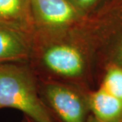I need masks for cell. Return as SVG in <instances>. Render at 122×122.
<instances>
[{
	"mask_svg": "<svg viewBox=\"0 0 122 122\" xmlns=\"http://www.w3.org/2000/svg\"><path fill=\"white\" fill-rule=\"evenodd\" d=\"M72 30L94 55L96 86L106 67H122V0H103Z\"/></svg>",
	"mask_w": 122,
	"mask_h": 122,
	"instance_id": "cell-1",
	"label": "cell"
},
{
	"mask_svg": "<svg viewBox=\"0 0 122 122\" xmlns=\"http://www.w3.org/2000/svg\"><path fill=\"white\" fill-rule=\"evenodd\" d=\"M38 63L46 76L45 80L72 84L87 91L97 87L94 56L78 37L49 43L41 49Z\"/></svg>",
	"mask_w": 122,
	"mask_h": 122,
	"instance_id": "cell-2",
	"label": "cell"
},
{
	"mask_svg": "<svg viewBox=\"0 0 122 122\" xmlns=\"http://www.w3.org/2000/svg\"><path fill=\"white\" fill-rule=\"evenodd\" d=\"M20 110L36 122H54L38 93L33 70L15 63H0V109Z\"/></svg>",
	"mask_w": 122,
	"mask_h": 122,
	"instance_id": "cell-3",
	"label": "cell"
},
{
	"mask_svg": "<svg viewBox=\"0 0 122 122\" xmlns=\"http://www.w3.org/2000/svg\"><path fill=\"white\" fill-rule=\"evenodd\" d=\"M37 87L41 102L54 122H86L91 114V91L51 80H42Z\"/></svg>",
	"mask_w": 122,
	"mask_h": 122,
	"instance_id": "cell-4",
	"label": "cell"
},
{
	"mask_svg": "<svg viewBox=\"0 0 122 122\" xmlns=\"http://www.w3.org/2000/svg\"><path fill=\"white\" fill-rule=\"evenodd\" d=\"M30 2L39 22L56 34L72 30L85 16L71 0H30Z\"/></svg>",
	"mask_w": 122,
	"mask_h": 122,
	"instance_id": "cell-5",
	"label": "cell"
},
{
	"mask_svg": "<svg viewBox=\"0 0 122 122\" xmlns=\"http://www.w3.org/2000/svg\"><path fill=\"white\" fill-rule=\"evenodd\" d=\"M31 54L30 43L25 34L14 25L0 21V63L25 60Z\"/></svg>",
	"mask_w": 122,
	"mask_h": 122,
	"instance_id": "cell-6",
	"label": "cell"
},
{
	"mask_svg": "<svg viewBox=\"0 0 122 122\" xmlns=\"http://www.w3.org/2000/svg\"><path fill=\"white\" fill-rule=\"evenodd\" d=\"M91 113L103 122H122V99L97 86L89 92Z\"/></svg>",
	"mask_w": 122,
	"mask_h": 122,
	"instance_id": "cell-7",
	"label": "cell"
},
{
	"mask_svg": "<svg viewBox=\"0 0 122 122\" xmlns=\"http://www.w3.org/2000/svg\"><path fill=\"white\" fill-rule=\"evenodd\" d=\"M97 86L122 99V67L118 66L106 67L100 75Z\"/></svg>",
	"mask_w": 122,
	"mask_h": 122,
	"instance_id": "cell-8",
	"label": "cell"
},
{
	"mask_svg": "<svg viewBox=\"0 0 122 122\" xmlns=\"http://www.w3.org/2000/svg\"><path fill=\"white\" fill-rule=\"evenodd\" d=\"M25 7L26 0H0V21L9 24L21 21Z\"/></svg>",
	"mask_w": 122,
	"mask_h": 122,
	"instance_id": "cell-9",
	"label": "cell"
},
{
	"mask_svg": "<svg viewBox=\"0 0 122 122\" xmlns=\"http://www.w3.org/2000/svg\"><path fill=\"white\" fill-rule=\"evenodd\" d=\"M85 15L94 11L103 0H71Z\"/></svg>",
	"mask_w": 122,
	"mask_h": 122,
	"instance_id": "cell-10",
	"label": "cell"
},
{
	"mask_svg": "<svg viewBox=\"0 0 122 122\" xmlns=\"http://www.w3.org/2000/svg\"><path fill=\"white\" fill-rule=\"evenodd\" d=\"M86 122H103V121H99L98 119H97L96 117H94L91 113V114H90V116L88 117V118H87Z\"/></svg>",
	"mask_w": 122,
	"mask_h": 122,
	"instance_id": "cell-11",
	"label": "cell"
},
{
	"mask_svg": "<svg viewBox=\"0 0 122 122\" xmlns=\"http://www.w3.org/2000/svg\"><path fill=\"white\" fill-rule=\"evenodd\" d=\"M22 122H36L33 119H31L30 117H29L27 116H25L24 115L23 117V120H22Z\"/></svg>",
	"mask_w": 122,
	"mask_h": 122,
	"instance_id": "cell-12",
	"label": "cell"
}]
</instances>
